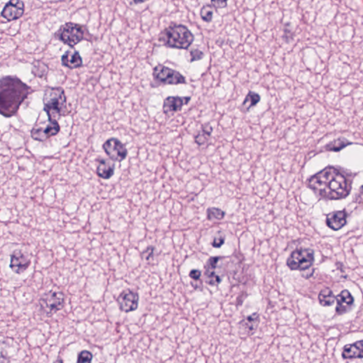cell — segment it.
<instances>
[{"instance_id":"cell-1","label":"cell","mask_w":363,"mask_h":363,"mask_svg":"<svg viewBox=\"0 0 363 363\" xmlns=\"http://www.w3.org/2000/svg\"><path fill=\"white\" fill-rule=\"evenodd\" d=\"M32 92L31 87L16 75L0 78V115L7 118L14 117Z\"/></svg>"},{"instance_id":"cell-2","label":"cell","mask_w":363,"mask_h":363,"mask_svg":"<svg viewBox=\"0 0 363 363\" xmlns=\"http://www.w3.org/2000/svg\"><path fill=\"white\" fill-rule=\"evenodd\" d=\"M308 186L319 195L330 200L348 195V185L344 175L334 167H327L312 176Z\"/></svg>"},{"instance_id":"cell-3","label":"cell","mask_w":363,"mask_h":363,"mask_svg":"<svg viewBox=\"0 0 363 363\" xmlns=\"http://www.w3.org/2000/svg\"><path fill=\"white\" fill-rule=\"evenodd\" d=\"M43 102L48 120L58 122L61 117L68 114L67 98L62 87H48L43 94Z\"/></svg>"},{"instance_id":"cell-4","label":"cell","mask_w":363,"mask_h":363,"mask_svg":"<svg viewBox=\"0 0 363 363\" xmlns=\"http://www.w3.org/2000/svg\"><path fill=\"white\" fill-rule=\"evenodd\" d=\"M159 41L172 48L188 49L194 42V36L187 26L173 24L166 28L159 36Z\"/></svg>"},{"instance_id":"cell-5","label":"cell","mask_w":363,"mask_h":363,"mask_svg":"<svg viewBox=\"0 0 363 363\" xmlns=\"http://www.w3.org/2000/svg\"><path fill=\"white\" fill-rule=\"evenodd\" d=\"M86 31L87 29L81 24L68 22L61 26L56 31L55 38L71 48H74L75 45L85 39Z\"/></svg>"},{"instance_id":"cell-6","label":"cell","mask_w":363,"mask_h":363,"mask_svg":"<svg viewBox=\"0 0 363 363\" xmlns=\"http://www.w3.org/2000/svg\"><path fill=\"white\" fill-rule=\"evenodd\" d=\"M315 263V252L309 248H298L287 259V266L292 271H305Z\"/></svg>"},{"instance_id":"cell-7","label":"cell","mask_w":363,"mask_h":363,"mask_svg":"<svg viewBox=\"0 0 363 363\" xmlns=\"http://www.w3.org/2000/svg\"><path fill=\"white\" fill-rule=\"evenodd\" d=\"M39 304L41 311L47 317H51L64 306V294L62 292L54 291L45 293L40 299Z\"/></svg>"},{"instance_id":"cell-8","label":"cell","mask_w":363,"mask_h":363,"mask_svg":"<svg viewBox=\"0 0 363 363\" xmlns=\"http://www.w3.org/2000/svg\"><path fill=\"white\" fill-rule=\"evenodd\" d=\"M152 76L154 80L163 85L186 84V79L181 73L161 64L158 65L153 68Z\"/></svg>"},{"instance_id":"cell-9","label":"cell","mask_w":363,"mask_h":363,"mask_svg":"<svg viewBox=\"0 0 363 363\" xmlns=\"http://www.w3.org/2000/svg\"><path fill=\"white\" fill-rule=\"evenodd\" d=\"M61 131L59 122L56 121H45L35 124L31 129V138L35 141L43 142L55 136Z\"/></svg>"},{"instance_id":"cell-10","label":"cell","mask_w":363,"mask_h":363,"mask_svg":"<svg viewBox=\"0 0 363 363\" xmlns=\"http://www.w3.org/2000/svg\"><path fill=\"white\" fill-rule=\"evenodd\" d=\"M102 148L109 158L115 162H122L127 157V149L117 138H109L103 143Z\"/></svg>"},{"instance_id":"cell-11","label":"cell","mask_w":363,"mask_h":363,"mask_svg":"<svg viewBox=\"0 0 363 363\" xmlns=\"http://www.w3.org/2000/svg\"><path fill=\"white\" fill-rule=\"evenodd\" d=\"M221 260V257H211L205 264L204 281L209 285L218 286L222 281L223 275L218 271Z\"/></svg>"},{"instance_id":"cell-12","label":"cell","mask_w":363,"mask_h":363,"mask_svg":"<svg viewBox=\"0 0 363 363\" xmlns=\"http://www.w3.org/2000/svg\"><path fill=\"white\" fill-rule=\"evenodd\" d=\"M117 301L121 311L129 313L137 309L139 296L131 289H126L119 294Z\"/></svg>"},{"instance_id":"cell-13","label":"cell","mask_w":363,"mask_h":363,"mask_svg":"<svg viewBox=\"0 0 363 363\" xmlns=\"http://www.w3.org/2000/svg\"><path fill=\"white\" fill-rule=\"evenodd\" d=\"M24 12H25V5L22 1L12 0L5 5L1 15L8 22H12L20 19L24 15Z\"/></svg>"},{"instance_id":"cell-14","label":"cell","mask_w":363,"mask_h":363,"mask_svg":"<svg viewBox=\"0 0 363 363\" xmlns=\"http://www.w3.org/2000/svg\"><path fill=\"white\" fill-rule=\"evenodd\" d=\"M31 260L22 250H16L10 255V267L13 273L21 275L31 266Z\"/></svg>"},{"instance_id":"cell-15","label":"cell","mask_w":363,"mask_h":363,"mask_svg":"<svg viewBox=\"0 0 363 363\" xmlns=\"http://www.w3.org/2000/svg\"><path fill=\"white\" fill-rule=\"evenodd\" d=\"M261 318L257 312L245 317L238 323V332L242 338L252 336L258 327Z\"/></svg>"},{"instance_id":"cell-16","label":"cell","mask_w":363,"mask_h":363,"mask_svg":"<svg viewBox=\"0 0 363 363\" xmlns=\"http://www.w3.org/2000/svg\"><path fill=\"white\" fill-rule=\"evenodd\" d=\"M190 96H170L166 98L163 103V112L166 115H173L181 111L185 105L189 104Z\"/></svg>"},{"instance_id":"cell-17","label":"cell","mask_w":363,"mask_h":363,"mask_svg":"<svg viewBox=\"0 0 363 363\" xmlns=\"http://www.w3.org/2000/svg\"><path fill=\"white\" fill-rule=\"evenodd\" d=\"M336 312L338 315H343L348 313L352 308L354 304V298L347 289L342 291L336 296Z\"/></svg>"},{"instance_id":"cell-18","label":"cell","mask_w":363,"mask_h":363,"mask_svg":"<svg viewBox=\"0 0 363 363\" xmlns=\"http://www.w3.org/2000/svg\"><path fill=\"white\" fill-rule=\"evenodd\" d=\"M61 63L64 67L74 70L83 66V61L80 53L73 49L66 51L61 57Z\"/></svg>"},{"instance_id":"cell-19","label":"cell","mask_w":363,"mask_h":363,"mask_svg":"<svg viewBox=\"0 0 363 363\" xmlns=\"http://www.w3.org/2000/svg\"><path fill=\"white\" fill-rule=\"evenodd\" d=\"M347 215L345 211L331 212L326 217V224L330 229L338 231L344 227L347 222Z\"/></svg>"},{"instance_id":"cell-20","label":"cell","mask_w":363,"mask_h":363,"mask_svg":"<svg viewBox=\"0 0 363 363\" xmlns=\"http://www.w3.org/2000/svg\"><path fill=\"white\" fill-rule=\"evenodd\" d=\"M115 166L113 163L108 159H99L97 160L96 174L104 180H109L115 174Z\"/></svg>"},{"instance_id":"cell-21","label":"cell","mask_w":363,"mask_h":363,"mask_svg":"<svg viewBox=\"0 0 363 363\" xmlns=\"http://www.w3.org/2000/svg\"><path fill=\"white\" fill-rule=\"evenodd\" d=\"M362 340H360L351 344L345 345L342 352V357L343 359L362 358Z\"/></svg>"},{"instance_id":"cell-22","label":"cell","mask_w":363,"mask_h":363,"mask_svg":"<svg viewBox=\"0 0 363 363\" xmlns=\"http://www.w3.org/2000/svg\"><path fill=\"white\" fill-rule=\"evenodd\" d=\"M261 97L259 94L255 92H252L250 91L245 96L244 100L242 103L241 109L242 111L243 112H248L253 107L256 106L260 101H261Z\"/></svg>"},{"instance_id":"cell-23","label":"cell","mask_w":363,"mask_h":363,"mask_svg":"<svg viewBox=\"0 0 363 363\" xmlns=\"http://www.w3.org/2000/svg\"><path fill=\"white\" fill-rule=\"evenodd\" d=\"M319 304L323 306H331L336 301L334 292L329 287L322 289L318 296Z\"/></svg>"},{"instance_id":"cell-24","label":"cell","mask_w":363,"mask_h":363,"mask_svg":"<svg viewBox=\"0 0 363 363\" xmlns=\"http://www.w3.org/2000/svg\"><path fill=\"white\" fill-rule=\"evenodd\" d=\"M351 144H352V142L349 141L346 138L340 137L326 144L324 149L327 151L339 152Z\"/></svg>"},{"instance_id":"cell-25","label":"cell","mask_w":363,"mask_h":363,"mask_svg":"<svg viewBox=\"0 0 363 363\" xmlns=\"http://www.w3.org/2000/svg\"><path fill=\"white\" fill-rule=\"evenodd\" d=\"M213 128L210 124H205L201 126V131L194 136V142L199 145H204L210 139Z\"/></svg>"},{"instance_id":"cell-26","label":"cell","mask_w":363,"mask_h":363,"mask_svg":"<svg viewBox=\"0 0 363 363\" xmlns=\"http://www.w3.org/2000/svg\"><path fill=\"white\" fill-rule=\"evenodd\" d=\"M48 66L45 63L40 61H35L33 63L31 73L36 78L45 79L48 75Z\"/></svg>"},{"instance_id":"cell-27","label":"cell","mask_w":363,"mask_h":363,"mask_svg":"<svg viewBox=\"0 0 363 363\" xmlns=\"http://www.w3.org/2000/svg\"><path fill=\"white\" fill-rule=\"evenodd\" d=\"M213 7L211 5H206L203 6L200 12L201 18L205 22L210 23L213 19Z\"/></svg>"},{"instance_id":"cell-28","label":"cell","mask_w":363,"mask_h":363,"mask_svg":"<svg viewBox=\"0 0 363 363\" xmlns=\"http://www.w3.org/2000/svg\"><path fill=\"white\" fill-rule=\"evenodd\" d=\"M206 215H208L209 220H212V219L222 220L225 217V212L222 211L220 209L211 208L208 209Z\"/></svg>"},{"instance_id":"cell-29","label":"cell","mask_w":363,"mask_h":363,"mask_svg":"<svg viewBox=\"0 0 363 363\" xmlns=\"http://www.w3.org/2000/svg\"><path fill=\"white\" fill-rule=\"evenodd\" d=\"M226 236L222 231H219L215 234L212 241V245L215 248H219L225 243Z\"/></svg>"},{"instance_id":"cell-30","label":"cell","mask_w":363,"mask_h":363,"mask_svg":"<svg viewBox=\"0 0 363 363\" xmlns=\"http://www.w3.org/2000/svg\"><path fill=\"white\" fill-rule=\"evenodd\" d=\"M93 358L92 354L87 350H83L79 354L78 363H91Z\"/></svg>"},{"instance_id":"cell-31","label":"cell","mask_w":363,"mask_h":363,"mask_svg":"<svg viewBox=\"0 0 363 363\" xmlns=\"http://www.w3.org/2000/svg\"><path fill=\"white\" fill-rule=\"evenodd\" d=\"M189 55H190V61H189L190 63L200 61V60L204 59V52L197 48L192 49L189 51Z\"/></svg>"},{"instance_id":"cell-32","label":"cell","mask_w":363,"mask_h":363,"mask_svg":"<svg viewBox=\"0 0 363 363\" xmlns=\"http://www.w3.org/2000/svg\"><path fill=\"white\" fill-rule=\"evenodd\" d=\"M290 23L287 22V24H285V28H284L283 39L287 43H289V41H291L293 38V36H294L292 28H290Z\"/></svg>"},{"instance_id":"cell-33","label":"cell","mask_w":363,"mask_h":363,"mask_svg":"<svg viewBox=\"0 0 363 363\" xmlns=\"http://www.w3.org/2000/svg\"><path fill=\"white\" fill-rule=\"evenodd\" d=\"M155 248L153 246H148V248L145 249L141 253V257L143 260L145 261H149L152 259L154 256V252H155Z\"/></svg>"},{"instance_id":"cell-34","label":"cell","mask_w":363,"mask_h":363,"mask_svg":"<svg viewBox=\"0 0 363 363\" xmlns=\"http://www.w3.org/2000/svg\"><path fill=\"white\" fill-rule=\"evenodd\" d=\"M201 272L199 270H192L189 273V277L192 279V281H199L200 280Z\"/></svg>"},{"instance_id":"cell-35","label":"cell","mask_w":363,"mask_h":363,"mask_svg":"<svg viewBox=\"0 0 363 363\" xmlns=\"http://www.w3.org/2000/svg\"><path fill=\"white\" fill-rule=\"evenodd\" d=\"M211 5L213 8L217 9H222L226 8L227 6V2L226 1H212L211 2Z\"/></svg>"},{"instance_id":"cell-36","label":"cell","mask_w":363,"mask_h":363,"mask_svg":"<svg viewBox=\"0 0 363 363\" xmlns=\"http://www.w3.org/2000/svg\"><path fill=\"white\" fill-rule=\"evenodd\" d=\"M10 362V359L9 357L6 355L5 352L0 351V363H9Z\"/></svg>"},{"instance_id":"cell-37","label":"cell","mask_w":363,"mask_h":363,"mask_svg":"<svg viewBox=\"0 0 363 363\" xmlns=\"http://www.w3.org/2000/svg\"><path fill=\"white\" fill-rule=\"evenodd\" d=\"M132 3H134V4L138 5V4H142V3H144V2H143V1H142V2H133Z\"/></svg>"},{"instance_id":"cell-38","label":"cell","mask_w":363,"mask_h":363,"mask_svg":"<svg viewBox=\"0 0 363 363\" xmlns=\"http://www.w3.org/2000/svg\"><path fill=\"white\" fill-rule=\"evenodd\" d=\"M54 363H63V362L62 359H57V360H56V362Z\"/></svg>"}]
</instances>
